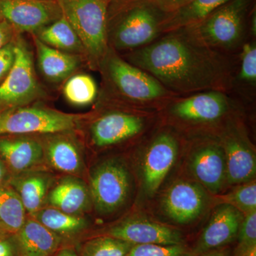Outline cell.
I'll list each match as a JSON object with an SVG mask.
<instances>
[{
    "label": "cell",
    "instance_id": "1",
    "mask_svg": "<svg viewBox=\"0 0 256 256\" xmlns=\"http://www.w3.org/2000/svg\"><path fill=\"white\" fill-rule=\"evenodd\" d=\"M235 55L206 46L188 28L166 32L146 46L120 54L178 96L208 90L232 94Z\"/></svg>",
    "mask_w": 256,
    "mask_h": 256
},
{
    "label": "cell",
    "instance_id": "2",
    "mask_svg": "<svg viewBox=\"0 0 256 256\" xmlns=\"http://www.w3.org/2000/svg\"><path fill=\"white\" fill-rule=\"evenodd\" d=\"M99 97L108 105L131 110H160L175 96L154 76L109 47L99 64Z\"/></svg>",
    "mask_w": 256,
    "mask_h": 256
},
{
    "label": "cell",
    "instance_id": "3",
    "mask_svg": "<svg viewBox=\"0 0 256 256\" xmlns=\"http://www.w3.org/2000/svg\"><path fill=\"white\" fill-rule=\"evenodd\" d=\"M165 15L133 0H110L107 14L109 47L120 54L150 44L162 34Z\"/></svg>",
    "mask_w": 256,
    "mask_h": 256
},
{
    "label": "cell",
    "instance_id": "4",
    "mask_svg": "<svg viewBox=\"0 0 256 256\" xmlns=\"http://www.w3.org/2000/svg\"><path fill=\"white\" fill-rule=\"evenodd\" d=\"M64 18L73 28L85 50V60L98 70L109 46L107 14L110 0H56Z\"/></svg>",
    "mask_w": 256,
    "mask_h": 256
},
{
    "label": "cell",
    "instance_id": "5",
    "mask_svg": "<svg viewBox=\"0 0 256 256\" xmlns=\"http://www.w3.org/2000/svg\"><path fill=\"white\" fill-rule=\"evenodd\" d=\"M252 0H229L188 30L216 50L235 55L249 38L248 11Z\"/></svg>",
    "mask_w": 256,
    "mask_h": 256
},
{
    "label": "cell",
    "instance_id": "6",
    "mask_svg": "<svg viewBox=\"0 0 256 256\" xmlns=\"http://www.w3.org/2000/svg\"><path fill=\"white\" fill-rule=\"evenodd\" d=\"M228 92L208 90L178 96L163 108L170 120L188 127H213L232 114L235 101Z\"/></svg>",
    "mask_w": 256,
    "mask_h": 256
},
{
    "label": "cell",
    "instance_id": "7",
    "mask_svg": "<svg viewBox=\"0 0 256 256\" xmlns=\"http://www.w3.org/2000/svg\"><path fill=\"white\" fill-rule=\"evenodd\" d=\"M84 116L43 106H24L0 110V136L48 134L74 131Z\"/></svg>",
    "mask_w": 256,
    "mask_h": 256
},
{
    "label": "cell",
    "instance_id": "8",
    "mask_svg": "<svg viewBox=\"0 0 256 256\" xmlns=\"http://www.w3.org/2000/svg\"><path fill=\"white\" fill-rule=\"evenodd\" d=\"M33 52L18 34L15 38L14 65L0 85V110L30 105L44 97V92L37 80Z\"/></svg>",
    "mask_w": 256,
    "mask_h": 256
},
{
    "label": "cell",
    "instance_id": "9",
    "mask_svg": "<svg viewBox=\"0 0 256 256\" xmlns=\"http://www.w3.org/2000/svg\"><path fill=\"white\" fill-rule=\"evenodd\" d=\"M130 191V175L121 162L109 160L99 164L90 178V196L96 210L109 214L120 208Z\"/></svg>",
    "mask_w": 256,
    "mask_h": 256
},
{
    "label": "cell",
    "instance_id": "10",
    "mask_svg": "<svg viewBox=\"0 0 256 256\" xmlns=\"http://www.w3.org/2000/svg\"><path fill=\"white\" fill-rule=\"evenodd\" d=\"M146 111L122 108L108 111L92 122V142L99 148L116 146L142 134L148 126Z\"/></svg>",
    "mask_w": 256,
    "mask_h": 256
},
{
    "label": "cell",
    "instance_id": "11",
    "mask_svg": "<svg viewBox=\"0 0 256 256\" xmlns=\"http://www.w3.org/2000/svg\"><path fill=\"white\" fill-rule=\"evenodd\" d=\"M218 137L225 152L227 182L239 185L252 181L256 154L240 124L230 121Z\"/></svg>",
    "mask_w": 256,
    "mask_h": 256
},
{
    "label": "cell",
    "instance_id": "12",
    "mask_svg": "<svg viewBox=\"0 0 256 256\" xmlns=\"http://www.w3.org/2000/svg\"><path fill=\"white\" fill-rule=\"evenodd\" d=\"M62 16L56 0H0V16L20 34H34Z\"/></svg>",
    "mask_w": 256,
    "mask_h": 256
},
{
    "label": "cell",
    "instance_id": "13",
    "mask_svg": "<svg viewBox=\"0 0 256 256\" xmlns=\"http://www.w3.org/2000/svg\"><path fill=\"white\" fill-rule=\"evenodd\" d=\"M180 149L174 133L164 130L156 134L146 146L142 165L144 190L152 196L172 168Z\"/></svg>",
    "mask_w": 256,
    "mask_h": 256
},
{
    "label": "cell",
    "instance_id": "14",
    "mask_svg": "<svg viewBox=\"0 0 256 256\" xmlns=\"http://www.w3.org/2000/svg\"><path fill=\"white\" fill-rule=\"evenodd\" d=\"M100 235L120 239L133 245L183 244L182 235L176 229L141 217L126 218L109 227Z\"/></svg>",
    "mask_w": 256,
    "mask_h": 256
},
{
    "label": "cell",
    "instance_id": "15",
    "mask_svg": "<svg viewBox=\"0 0 256 256\" xmlns=\"http://www.w3.org/2000/svg\"><path fill=\"white\" fill-rule=\"evenodd\" d=\"M206 194L200 185L188 181H180L170 186L162 200L164 214L180 224L196 220L206 205Z\"/></svg>",
    "mask_w": 256,
    "mask_h": 256
},
{
    "label": "cell",
    "instance_id": "16",
    "mask_svg": "<svg viewBox=\"0 0 256 256\" xmlns=\"http://www.w3.org/2000/svg\"><path fill=\"white\" fill-rule=\"evenodd\" d=\"M244 214L232 205L222 204L200 236L192 256L222 248L237 238Z\"/></svg>",
    "mask_w": 256,
    "mask_h": 256
},
{
    "label": "cell",
    "instance_id": "17",
    "mask_svg": "<svg viewBox=\"0 0 256 256\" xmlns=\"http://www.w3.org/2000/svg\"><path fill=\"white\" fill-rule=\"evenodd\" d=\"M192 173L212 193H218L226 181L223 146L218 140H208L197 146L190 160Z\"/></svg>",
    "mask_w": 256,
    "mask_h": 256
},
{
    "label": "cell",
    "instance_id": "18",
    "mask_svg": "<svg viewBox=\"0 0 256 256\" xmlns=\"http://www.w3.org/2000/svg\"><path fill=\"white\" fill-rule=\"evenodd\" d=\"M43 143L28 136H0V158L13 172L21 173L41 162Z\"/></svg>",
    "mask_w": 256,
    "mask_h": 256
},
{
    "label": "cell",
    "instance_id": "19",
    "mask_svg": "<svg viewBox=\"0 0 256 256\" xmlns=\"http://www.w3.org/2000/svg\"><path fill=\"white\" fill-rule=\"evenodd\" d=\"M33 36L38 72L45 80L52 84L66 82L78 70L82 56L60 52L47 46Z\"/></svg>",
    "mask_w": 256,
    "mask_h": 256
},
{
    "label": "cell",
    "instance_id": "20",
    "mask_svg": "<svg viewBox=\"0 0 256 256\" xmlns=\"http://www.w3.org/2000/svg\"><path fill=\"white\" fill-rule=\"evenodd\" d=\"M18 256H53L62 248L63 239L35 218H26L14 235Z\"/></svg>",
    "mask_w": 256,
    "mask_h": 256
},
{
    "label": "cell",
    "instance_id": "21",
    "mask_svg": "<svg viewBox=\"0 0 256 256\" xmlns=\"http://www.w3.org/2000/svg\"><path fill=\"white\" fill-rule=\"evenodd\" d=\"M70 132L46 134L42 142L44 156L54 169L68 174H77L82 169V152Z\"/></svg>",
    "mask_w": 256,
    "mask_h": 256
},
{
    "label": "cell",
    "instance_id": "22",
    "mask_svg": "<svg viewBox=\"0 0 256 256\" xmlns=\"http://www.w3.org/2000/svg\"><path fill=\"white\" fill-rule=\"evenodd\" d=\"M46 200L52 207L78 216L90 206V191L82 182L74 178L60 181L48 193Z\"/></svg>",
    "mask_w": 256,
    "mask_h": 256
},
{
    "label": "cell",
    "instance_id": "23",
    "mask_svg": "<svg viewBox=\"0 0 256 256\" xmlns=\"http://www.w3.org/2000/svg\"><path fill=\"white\" fill-rule=\"evenodd\" d=\"M256 38H249L235 55L232 92L252 98L256 96Z\"/></svg>",
    "mask_w": 256,
    "mask_h": 256
},
{
    "label": "cell",
    "instance_id": "24",
    "mask_svg": "<svg viewBox=\"0 0 256 256\" xmlns=\"http://www.w3.org/2000/svg\"><path fill=\"white\" fill-rule=\"evenodd\" d=\"M229 0H190L171 14L165 15L162 23L163 34L197 24Z\"/></svg>",
    "mask_w": 256,
    "mask_h": 256
},
{
    "label": "cell",
    "instance_id": "25",
    "mask_svg": "<svg viewBox=\"0 0 256 256\" xmlns=\"http://www.w3.org/2000/svg\"><path fill=\"white\" fill-rule=\"evenodd\" d=\"M32 35L47 46L66 53L80 56L85 60L82 42L64 16Z\"/></svg>",
    "mask_w": 256,
    "mask_h": 256
},
{
    "label": "cell",
    "instance_id": "26",
    "mask_svg": "<svg viewBox=\"0 0 256 256\" xmlns=\"http://www.w3.org/2000/svg\"><path fill=\"white\" fill-rule=\"evenodd\" d=\"M48 230L64 240L78 236L87 228V220L76 215L69 214L54 207L42 208L33 216Z\"/></svg>",
    "mask_w": 256,
    "mask_h": 256
},
{
    "label": "cell",
    "instance_id": "27",
    "mask_svg": "<svg viewBox=\"0 0 256 256\" xmlns=\"http://www.w3.org/2000/svg\"><path fill=\"white\" fill-rule=\"evenodd\" d=\"M50 183L47 175L36 173L14 178L10 184L21 198L26 212L34 216L46 200Z\"/></svg>",
    "mask_w": 256,
    "mask_h": 256
},
{
    "label": "cell",
    "instance_id": "28",
    "mask_svg": "<svg viewBox=\"0 0 256 256\" xmlns=\"http://www.w3.org/2000/svg\"><path fill=\"white\" fill-rule=\"evenodd\" d=\"M26 210L14 188L0 186V224L10 236H14L26 220Z\"/></svg>",
    "mask_w": 256,
    "mask_h": 256
},
{
    "label": "cell",
    "instance_id": "29",
    "mask_svg": "<svg viewBox=\"0 0 256 256\" xmlns=\"http://www.w3.org/2000/svg\"><path fill=\"white\" fill-rule=\"evenodd\" d=\"M63 92L69 104L77 106L90 105L98 95L95 80L86 74H74L67 79Z\"/></svg>",
    "mask_w": 256,
    "mask_h": 256
},
{
    "label": "cell",
    "instance_id": "30",
    "mask_svg": "<svg viewBox=\"0 0 256 256\" xmlns=\"http://www.w3.org/2000/svg\"><path fill=\"white\" fill-rule=\"evenodd\" d=\"M133 244L109 236L99 235L79 244L80 256H126Z\"/></svg>",
    "mask_w": 256,
    "mask_h": 256
},
{
    "label": "cell",
    "instance_id": "31",
    "mask_svg": "<svg viewBox=\"0 0 256 256\" xmlns=\"http://www.w3.org/2000/svg\"><path fill=\"white\" fill-rule=\"evenodd\" d=\"M222 204L232 205L246 215L256 210V184L255 180L242 184L232 192L218 196Z\"/></svg>",
    "mask_w": 256,
    "mask_h": 256
},
{
    "label": "cell",
    "instance_id": "32",
    "mask_svg": "<svg viewBox=\"0 0 256 256\" xmlns=\"http://www.w3.org/2000/svg\"><path fill=\"white\" fill-rule=\"evenodd\" d=\"M186 248L183 244H137L131 248L126 256H184Z\"/></svg>",
    "mask_w": 256,
    "mask_h": 256
},
{
    "label": "cell",
    "instance_id": "33",
    "mask_svg": "<svg viewBox=\"0 0 256 256\" xmlns=\"http://www.w3.org/2000/svg\"><path fill=\"white\" fill-rule=\"evenodd\" d=\"M238 246L235 252L256 246V210L244 215L238 235Z\"/></svg>",
    "mask_w": 256,
    "mask_h": 256
},
{
    "label": "cell",
    "instance_id": "34",
    "mask_svg": "<svg viewBox=\"0 0 256 256\" xmlns=\"http://www.w3.org/2000/svg\"><path fill=\"white\" fill-rule=\"evenodd\" d=\"M14 60L15 40L0 50V85L8 77Z\"/></svg>",
    "mask_w": 256,
    "mask_h": 256
},
{
    "label": "cell",
    "instance_id": "35",
    "mask_svg": "<svg viewBox=\"0 0 256 256\" xmlns=\"http://www.w3.org/2000/svg\"><path fill=\"white\" fill-rule=\"evenodd\" d=\"M137 2L143 3L156 8L164 14L174 12L190 0H133Z\"/></svg>",
    "mask_w": 256,
    "mask_h": 256
},
{
    "label": "cell",
    "instance_id": "36",
    "mask_svg": "<svg viewBox=\"0 0 256 256\" xmlns=\"http://www.w3.org/2000/svg\"><path fill=\"white\" fill-rule=\"evenodd\" d=\"M18 34L6 20L0 16V50L14 41Z\"/></svg>",
    "mask_w": 256,
    "mask_h": 256
},
{
    "label": "cell",
    "instance_id": "37",
    "mask_svg": "<svg viewBox=\"0 0 256 256\" xmlns=\"http://www.w3.org/2000/svg\"><path fill=\"white\" fill-rule=\"evenodd\" d=\"M0 256H18L14 236L0 238Z\"/></svg>",
    "mask_w": 256,
    "mask_h": 256
},
{
    "label": "cell",
    "instance_id": "38",
    "mask_svg": "<svg viewBox=\"0 0 256 256\" xmlns=\"http://www.w3.org/2000/svg\"><path fill=\"white\" fill-rule=\"evenodd\" d=\"M194 256H232V252H230V249L225 248L224 247Z\"/></svg>",
    "mask_w": 256,
    "mask_h": 256
},
{
    "label": "cell",
    "instance_id": "39",
    "mask_svg": "<svg viewBox=\"0 0 256 256\" xmlns=\"http://www.w3.org/2000/svg\"><path fill=\"white\" fill-rule=\"evenodd\" d=\"M53 256H80L78 252H76L74 248L70 247L60 248Z\"/></svg>",
    "mask_w": 256,
    "mask_h": 256
},
{
    "label": "cell",
    "instance_id": "40",
    "mask_svg": "<svg viewBox=\"0 0 256 256\" xmlns=\"http://www.w3.org/2000/svg\"><path fill=\"white\" fill-rule=\"evenodd\" d=\"M234 256H256V246L246 249L242 252H235Z\"/></svg>",
    "mask_w": 256,
    "mask_h": 256
},
{
    "label": "cell",
    "instance_id": "41",
    "mask_svg": "<svg viewBox=\"0 0 256 256\" xmlns=\"http://www.w3.org/2000/svg\"><path fill=\"white\" fill-rule=\"evenodd\" d=\"M6 172L8 170H6V165L3 160L0 158V186H3V182L6 178Z\"/></svg>",
    "mask_w": 256,
    "mask_h": 256
},
{
    "label": "cell",
    "instance_id": "42",
    "mask_svg": "<svg viewBox=\"0 0 256 256\" xmlns=\"http://www.w3.org/2000/svg\"><path fill=\"white\" fill-rule=\"evenodd\" d=\"M8 236L10 235L5 232L4 229L3 228V227L2 226L1 224H0V238H2V237Z\"/></svg>",
    "mask_w": 256,
    "mask_h": 256
},
{
    "label": "cell",
    "instance_id": "43",
    "mask_svg": "<svg viewBox=\"0 0 256 256\" xmlns=\"http://www.w3.org/2000/svg\"></svg>",
    "mask_w": 256,
    "mask_h": 256
}]
</instances>
